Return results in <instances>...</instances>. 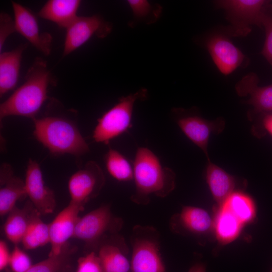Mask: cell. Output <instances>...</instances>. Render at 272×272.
Instances as JSON below:
<instances>
[{
    "mask_svg": "<svg viewBox=\"0 0 272 272\" xmlns=\"http://www.w3.org/2000/svg\"><path fill=\"white\" fill-rule=\"evenodd\" d=\"M133 170L135 188L130 198L137 205H147L152 195L165 197L175 187L174 172L163 166L158 157L147 148L137 149Z\"/></svg>",
    "mask_w": 272,
    "mask_h": 272,
    "instance_id": "cell-1",
    "label": "cell"
},
{
    "mask_svg": "<svg viewBox=\"0 0 272 272\" xmlns=\"http://www.w3.org/2000/svg\"><path fill=\"white\" fill-rule=\"evenodd\" d=\"M52 80L46 62L37 58L28 70L24 83L1 104V119L9 116L35 118L47 99Z\"/></svg>",
    "mask_w": 272,
    "mask_h": 272,
    "instance_id": "cell-2",
    "label": "cell"
},
{
    "mask_svg": "<svg viewBox=\"0 0 272 272\" xmlns=\"http://www.w3.org/2000/svg\"><path fill=\"white\" fill-rule=\"evenodd\" d=\"M36 139L54 154L81 156L89 146L78 127L70 120L58 116L33 119Z\"/></svg>",
    "mask_w": 272,
    "mask_h": 272,
    "instance_id": "cell-3",
    "label": "cell"
},
{
    "mask_svg": "<svg viewBox=\"0 0 272 272\" xmlns=\"http://www.w3.org/2000/svg\"><path fill=\"white\" fill-rule=\"evenodd\" d=\"M130 272H166L158 231L151 226H134L130 236Z\"/></svg>",
    "mask_w": 272,
    "mask_h": 272,
    "instance_id": "cell-4",
    "label": "cell"
},
{
    "mask_svg": "<svg viewBox=\"0 0 272 272\" xmlns=\"http://www.w3.org/2000/svg\"><path fill=\"white\" fill-rule=\"evenodd\" d=\"M147 90L142 88L134 93L121 97L98 119L93 133L94 141L107 144L126 131L131 126L135 103L147 99Z\"/></svg>",
    "mask_w": 272,
    "mask_h": 272,
    "instance_id": "cell-5",
    "label": "cell"
},
{
    "mask_svg": "<svg viewBox=\"0 0 272 272\" xmlns=\"http://www.w3.org/2000/svg\"><path fill=\"white\" fill-rule=\"evenodd\" d=\"M123 225L122 219L112 214L110 205H102L79 218L73 238L88 245L97 246L107 233H118Z\"/></svg>",
    "mask_w": 272,
    "mask_h": 272,
    "instance_id": "cell-6",
    "label": "cell"
},
{
    "mask_svg": "<svg viewBox=\"0 0 272 272\" xmlns=\"http://www.w3.org/2000/svg\"><path fill=\"white\" fill-rule=\"evenodd\" d=\"M112 29L111 23L99 15L78 16L66 28L63 55L74 51L93 36L107 37Z\"/></svg>",
    "mask_w": 272,
    "mask_h": 272,
    "instance_id": "cell-7",
    "label": "cell"
},
{
    "mask_svg": "<svg viewBox=\"0 0 272 272\" xmlns=\"http://www.w3.org/2000/svg\"><path fill=\"white\" fill-rule=\"evenodd\" d=\"M105 182L104 174L100 166L94 161H89L69 181L71 201L84 207L88 201L98 195Z\"/></svg>",
    "mask_w": 272,
    "mask_h": 272,
    "instance_id": "cell-8",
    "label": "cell"
},
{
    "mask_svg": "<svg viewBox=\"0 0 272 272\" xmlns=\"http://www.w3.org/2000/svg\"><path fill=\"white\" fill-rule=\"evenodd\" d=\"M232 24L234 34L245 35L250 31V25L259 26L262 13L268 4L263 0H225L218 1Z\"/></svg>",
    "mask_w": 272,
    "mask_h": 272,
    "instance_id": "cell-9",
    "label": "cell"
},
{
    "mask_svg": "<svg viewBox=\"0 0 272 272\" xmlns=\"http://www.w3.org/2000/svg\"><path fill=\"white\" fill-rule=\"evenodd\" d=\"M177 125L183 133L194 144L199 148L210 160L208 153V143L212 133L221 132L225 127L224 122L221 119L210 121L194 114L184 113L180 109L173 111Z\"/></svg>",
    "mask_w": 272,
    "mask_h": 272,
    "instance_id": "cell-10",
    "label": "cell"
},
{
    "mask_svg": "<svg viewBox=\"0 0 272 272\" xmlns=\"http://www.w3.org/2000/svg\"><path fill=\"white\" fill-rule=\"evenodd\" d=\"M24 182L27 196L39 214L52 213L56 206L55 195L45 185L39 165L36 161L29 160Z\"/></svg>",
    "mask_w": 272,
    "mask_h": 272,
    "instance_id": "cell-11",
    "label": "cell"
},
{
    "mask_svg": "<svg viewBox=\"0 0 272 272\" xmlns=\"http://www.w3.org/2000/svg\"><path fill=\"white\" fill-rule=\"evenodd\" d=\"M16 32L26 38L38 50L45 55L51 51L52 37L50 34L40 33L35 16L28 9L12 2Z\"/></svg>",
    "mask_w": 272,
    "mask_h": 272,
    "instance_id": "cell-12",
    "label": "cell"
},
{
    "mask_svg": "<svg viewBox=\"0 0 272 272\" xmlns=\"http://www.w3.org/2000/svg\"><path fill=\"white\" fill-rule=\"evenodd\" d=\"M171 230L176 233L201 237L214 229V222L205 210L193 206H183L169 222Z\"/></svg>",
    "mask_w": 272,
    "mask_h": 272,
    "instance_id": "cell-13",
    "label": "cell"
},
{
    "mask_svg": "<svg viewBox=\"0 0 272 272\" xmlns=\"http://www.w3.org/2000/svg\"><path fill=\"white\" fill-rule=\"evenodd\" d=\"M84 209V206L70 201L49 224L51 250L48 256L59 254L68 240L73 237L79 213Z\"/></svg>",
    "mask_w": 272,
    "mask_h": 272,
    "instance_id": "cell-14",
    "label": "cell"
},
{
    "mask_svg": "<svg viewBox=\"0 0 272 272\" xmlns=\"http://www.w3.org/2000/svg\"><path fill=\"white\" fill-rule=\"evenodd\" d=\"M207 47L215 64L224 75L231 73L244 61L242 52L223 35L213 36L207 41Z\"/></svg>",
    "mask_w": 272,
    "mask_h": 272,
    "instance_id": "cell-15",
    "label": "cell"
},
{
    "mask_svg": "<svg viewBox=\"0 0 272 272\" xmlns=\"http://www.w3.org/2000/svg\"><path fill=\"white\" fill-rule=\"evenodd\" d=\"M113 241L102 244L98 256L106 272H128L130 263L126 255L128 248L122 236H113Z\"/></svg>",
    "mask_w": 272,
    "mask_h": 272,
    "instance_id": "cell-16",
    "label": "cell"
},
{
    "mask_svg": "<svg viewBox=\"0 0 272 272\" xmlns=\"http://www.w3.org/2000/svg\"><path fill=\"white\" fill-rule=\"evenodd\" d=\"M238 95L249 96L248 103L259 112H272V85L264 87L258 85L256 75H248L239 82L236 87Z\"/></svg>",
    "mask_w": 272,
    "mask_h": 272,
    "instance_id": "cell-17",
    "label": "cell"
},
{
    "mask_svg": "<svg viewBox=\"0 0 272 272\" xmlns=\"http://www.w3.org/2000/svg\"><path fill=\"white\" fill-rule=\"evenodd\" d=\"M80 0H49L38 12V16L66 28L78 17Z\"/></svg>",
    "mask_w": 272,
    "mask_h": 272,
    "instance_id": "cell-18",
    "label": "cell"
},
{
    "mask_svg": "<svg viewBox=\"0 0 272 272\" xmlns=\"http://www.w3.org/2000/svg\"><path fill=\"white\" fill-rule=\"evenodd\" d=\"M27 44L0 54V96L12 90L19 80L22 54Z\"/></svg>",
    "mask_w": 272,
    "mask_h": 272,
    "instance_id": "cell-19",
    "label": "cell"
},
{
    "mask_svg": "<svg viewBox=\"0 0 272 272\" xmlns=\"http://www.w3.org/2000/svg\"><path fill=\"white\" fill-rule=\"evenodd\" d=\"M206 180L213 198L219 207L234 192V177L217 165L208 161Z\"/></svg>",
    "mask_w": 272,
    "mask_h": 272,
    "instance_id": "cell-20",
    "label": "cell"
},
{
    "mask_svg": "<svg viewBox=\"0 0 272 272\" xmlns=\"http://www.w3.org/2000/svg\"><path fill=\"white\" fill-rule=\"evenodd\" d=\"M0 215L9 214L16 206V202L27 196L25 182L14 176L12 170L1 174Z\"/></svg>",
    "mask_w": 272,
    "mask_h": 272,
    "instance_id": "cell-21",
    "label": "cell"
},
{
    "mask_svg": "<svg viewBox=\"0 0 272 272\" xmlns=\"http://www.w3.org/2000/svg\"><path fill=\"white\" fill-rule=\"evenodd\" d=\"M35 208L30 202L23 209L15 207L9 213L4 225L7 238L16 245L22 240Z\"/></svg>",
    "mask_w": 272,
    "mask_h": 272,
    "instance_id": "cell-22",
    "label": "cell"
},
{
    "mask_svg": "<svg viewBox=\"0 0 272 272\" xmlns=\"http://www.w3.org/2000/svg\"><path fill=\"white\" fill-rule=\"evenodd\" d=\"M242 225L225 207H220L214 222V230L218 241L222 244L232 241L238 236Z\"/></svg>",
    "mask_w": 272,
    "mask_h": 272,
    "instance_id": "cell-23",
    "label": "cell"
},
{
    "mask_svg": "<svg viewBox=\"0 0 272 272\" xmlns=\"http://www.w3.org/2000/svg\"><path fill=\"white\" fill-rule=\"evenodd\" d=\"M35 208L21 242L25 249H34L50 243L49 224L44 223Z\"/></svg>",
    "mask_w": 272,
    "mask_h": 272,
    "instance_id": "cell-24",
    "label": "cell"
},
{
    "mask_svg": "<svg viewBox=\"0 0 272 272\" xmlns=\"http://www.w3.org/2000/svg\"><path fill=\"white\" fill-rule=\"evenodd\" d=\"M222 206L228 210L242 224L253 221L256 217L253 201L241 192H234Z\"/></svg>",
    "mask_w": 272,
    "mask_h": 272,
    "instance_id": "cell-25",
    "label": "cell"
},
{
    "mask_svg": "<svg viewBox=\"0 0 272 272\" xmlns=\"http://www.w3.org/2000/svg\"><path fill=\"white\" fill-rule=\"evenodd\" d=\"M105 164L110 175L119 181L133 179V170L126 158L120 152L109 149L105 156Z\"/></svg>",
    "mask_w": 272,
    "mask_h": 272,
    "instance_id": "cell-26",
    "label": "cell"
},
{
    "mask_svg": "<svg viewBox=\"0 0 272 272\" xmlns=\"http://www.w3.org/2000/svg\"><path fill=\"white\" fill-rule=\"evenodd\" d=\"M132 14L130 25L137 23L151 24L160 17L162 8L159 5L152 4L146 0H128L127 1Z\"/></svg>",
    "mask_w": 272,
    "mask_h": 272,
    "instance_id": "cell-27",
    "label": "cell"
},
{
    "mask_svg": "<svg viewBox=\"0 0 272 272\" xmlns=\"http://www.w3.org/2000/svg\"><path fill=\"white\" fill-rule=\"evenodd\" d=\"M74 251L67 244L59 254L48 256L46 259L32 265L26 272H58L65 265Z\"/></svg>",
    "mask_w": 272,
    "mask_h": 272,
    "instance_id": "cell-28",
    "label": "cell"
},
{
    "mask_svg": "<svg viewBox=\"0 0 272 272\" xmlns=\"http://www.w3.org/2000/svg\"><path fill=\"white\" fill-rule=\"evenodd\" d=\"M266 5L261 16L259 26L264 27L265 32V40L262 54L272 66V11Z\"/></svg>",
    "mask_w": 272,
    "mask_h": 272,
    "instance_id": "cell-29",
    "label": "cell"
},
{
    "mask_svg": "<svg viewBox=\"0 0 272 272\" xmlns=\"http://www.w3.org/2000/svg\"><path fill=\"white\" fill-rule=\"evenodd\" d=\"M9 265L13 272H26L32 264L29 256L16 245L11 254Z\"/></svg>",
    "mask_w": 272,
    "mask_h": 272,
    "instance_id": "cell-30",
    "label": "cell"
},
{
    "mask_svg": "<svg viewBox=\"0 0 272 272\" xmlns=\"http://www.w3.org/2000/svg\"><path fill=\"white\" fill-rule=\"evenodd\" d=\"M76 272H106L100 259L94 251H91L78 260Z\"/></svg>",
    "mask_w": 272,
    "mask_h": 272,
    "instance_id": "cell-31",
    "label": "cell"
},
{
    "mask_svg": "<svg viewBox=\"0 0 272 272\" xmlns=\"http://www.w3.org/2000/svg\"><path fill=\"white\" fill-rule=\"evenodd\" d=\"M16 32L14 20L6 13L0 15V51L8 37Z\"/></svg>",
    "mask_w": 272,
    "mask_h": 272,
    "instance_id": "cell-32",
    "label": "cell"
},
{
    "mask_svg": "<svg viewBox=\"0 0 272 272\" xmlns=\"http://www.w3.org/2000/svg\"><path fill=\"white\" fill-rule=\"evenodd\" d=\"M11 254L6 243L3 241H0V269L3 270L10 263Z\"/></svg>",
    "mask_w": 272,
    "mask_h": 272,
    "instance_id": "cell-33",
    "label": "cell"
},
{
    "mask_svg": "<svg viewBox=\"0 0 272 272\" xmlns=\"http://www.w3.org/2000/svg\"><path fill=\"white\" fill-rule=\"evenodd\" d=\"M262 125L265 129L272 136V113H266L262 119Z\"/></svg>",
    "mask_w": 272,
    "mask_h": 272,
    "instance_id": "cell-34",
    "label": "cell"
},
{
    "mask_svg": "<svg viewBox=\"0 0 272 272\" xmlns=\"http://www.w3.org/2000/svg\"><path fill=\"white\" fill-rule=\"evenodd\" d=\"M188 272H206V266L202 263H196L190 268Z\"/></svg>",
    "mask_w": 272,
    "mask_h": 272,
    "instance_id": "cell-35",
    "label": "cell"
},
{
    "mask_svg": "<svg viewBox=\"0 0 272 272\" xmlns=\"http://www.w3.org/2000/svg\"><path fill=\"white\" fill-rule=\"evenodd\" d=\"M269 272H272V268H271V269L269 270Z\"/></svg>",
    "mask_w": 272,
    "mask_h": 272,
    "instance_id": "cell-36",
    "label": "cell"
}]
</instances>
